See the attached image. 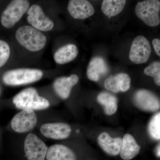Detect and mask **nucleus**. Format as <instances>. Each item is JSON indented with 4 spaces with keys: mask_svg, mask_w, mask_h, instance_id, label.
Here are the masks:
<instances>
[{
    "mask_svg": "<svg viewBox=\"0 0 160 160\" xmlns=\"http://www.w3.org/2000/svg\"><path fill=\"white\" fill-rule=\"evenodd\" d=\"M15 108L19 110L28 109L34 111L48 109L50 106L49 101L39 94L37 89L29 87L23 89L12 99Z\"/></svg>",
    "mask_w": 160,
    "mask_h": 160,
    "instance_id": "nucleus-1",
    "label": "nucleus"
},
{
    "mask_svg": "<svg viewBox=\"0 0 160 160\" xmlns=\"http://www.w3.org/2000/svg\"><path fill=\"white\" fill-rule=\"evenodd\" d=\"M15 37L21 46L32 52L42 49L47 41L46 36L42 32L29 26L20 27L16 32Z\"/></svg>",
    "mask_w": 160,
    "mask_h": 160,
    "instance_id": "nucleus-2",
    "label": "nucleus"
},
{
    "mask_svg": "<svg viewBox=\"0 0 160 160\" xmlns=\"http://www.w3.org/2000/svg\"><path fill=\"white\" fill-rule=\"evenodd\" d=\"M43 76L42 71L39 69L23 68L6 72L3 75L2 81L7 86H23L38 82Z\"/></svg>",
    "mask_w": 160,
    "mask_h": 160,
    "instance_id": "nucleus-3",
    "label": "nucleus"
},
{
    "mask_svg": "<svg viewBox=\"0 0 160 160\" xmlns=\"http://www.w3.org/2000/svg\"><path fill=\"white\" fill-rule=\"evenodd\" d=\"M135 11L137 16L147 26L155 27L159 25L160 1L147 0L138 2Z\"/></svg>",
    "mask_w": 160,
    "mask_h": 160,
    "instance_id": "nucleus-4",
    "label": "nucleus"
},
{
    "mask_svg": "<svg viewBox=\"0 0 160 160\" xmlns=\"http://www.w3.org/2000/svg\"><path fill=\"white\" fill-rule=\"evenodd\" d=\"M30 3L26 0H14L9 3L1 17L2 25L5 28H11L27 12Z\"/></svg>",
    "mask_w": 160,
    "mask_h": 160,
    "instance_id": "nucleus-5",
    "label": "nucleus"
},
{
    "mask_svg": "<svg viewBox=\"0 0 160 160\" xmlns=\"http://www.w3.org/2000/svg\"><path fill=\"white\" fill-rule=\"evenodd\" d=\"M37 115L31 109L21 110L12 119L10 127L12 131L19 134L29 133L36 127Z\"/></svg>",
    "mask_w": 160,
    "mask_h": 160,
    "instance_id": "nucleus-6",
    "label": "nucleus"
},
{
    "mask_svg": "<svg viewBox=\"0 0 160 160\" xmlns=\"http://www.w3.org/2000/svg\"><path fill=\"white\" fill-rule=\"evenodd\" d=\"M48 146L34 133L26 135L23 142V150L27 160H45Z\"/></svg>",
    "mask_w": 160,
    "mask_h": 160,
    "instance_id": "nucleus-7",
    "label": "nucleus"
},
{
    "mask_svg": "<svg viewBox=\"0 0 160 160\" xmlns=\"http://www.w3.org/2000/svg\"><path fill=\"white\" fill-rule=\"evenodd\" d=\"M151 53L150 43L143 36L135 38L131 44L129 58L132 62L136 64L146 63Z\"/></svg>",
    "mask_w": 160,
    "mask_h": 160,
    "instance_id": "nucleus-8",
    "label": "nucleus"
},
{
    "mask_svg": "<svg viewBox=\"0 0 160 160\" xmlns=\"http://www.w3.org/2000/svg\"><path fill=\"white\" fill-rule=\"evenodd\" d=\"M39 131L46 138L63 140L69 137L72 129L71 126L66 123L47 122L41 125Z\"/></svg>",
    "mask_w": 160,
    "mask_h": 160,
    "instance_id": "nucleus-9",
    "label": "nucleus"
},
{
    "mask_svg": "<svg viewBox=\"0 0 160 160\" xmlns=\"http://www.w3.org/2000/svg\"><path fill=\"white\" fill-rule=\"evenodd\" d=\"M27 21L33 28L40 31H49L54 27V23L46 16L42 9L38 5L29 7L27 11Z\"/></svg>",
    "mask_w": 160,
    "mask_h": 160,
    "instance_id": "nucleus-10",
    "label": "nucleus"
},
{
    "mask_svg": "<svg viewBox=\"0 0 160 160\" xmlns=\"http://www.w3.org/2000/svg\"><path fill=\"white\" fill-rule=\"evenodd\" d=\"M133 102L139 109L144 111L155 112L160 109V101L153 92L146 90L140 89L135 93Z\"/></svg>",
    "mask_w": 160,
    "mask_h": 160,
    "instance_id": "nucleus-11",
    "label": "nucleus"
},
{
    "mask_svg": "<svg viewBox=\"0 0 160 160\" xmlns=\"http://www.w3.org/2000/svg\"><path fill=\"white\" fill-rule=\"evenodd\" d=\"M68 11L72 18L82 20L92 16L95 12L93 6L86 0H70L67 7Z\"/></svg>",
    "mask_w": 160,
    "mask_h": 160,
    "instance_id": "nucleus-12",
    "label": "nucleus"
},
{
    "mask_svg": "<svg viewBox=\"0 0 160 160\" xmlns=\"http://www.w3.org/2000/svg\"><path fill=\"white\" fill-rule=\"evenodd\" d=\"M79 80L78 76L76 74L58 78L53 84L55 92L61 98L66 99L69 98L72 87L77 85Z\"/></svg>",
    "mask_w": 160,
    "mask_h": 160,
    "instance_id": "nucleus-13",
    "label": "nucleus"
},
{
    "mask_svg": "<svg viewBox=\"0 0 160 160\" xmlns=\"http://www.w3.org/2000/svg\"><path fill=\"white\" fill-rule=\"evenodd\" d=\"M47 160H77L73 150L62 144H57L48 147L46 152Z\"/></svg>",
    "mask_w": 160,
    "mask_h": 160,
    "instance_id": "nucleus-14",
    "label": "nucleus"
},
{
    "mask_svg": "<svg viewBox=\"0 0 160 160\" xmlns=\"http://www.w3.org/2000/svg\"><path fill=\"white\" fill-rule=\"evenodd\" d=\"M100 147L105 152L111 156L119 154L122 139L120 138H112L107 132L101 133L98 138Z\"/></svg>",
    "mask_w": 160,
    "mask_h": 160,
    "instance_id": "nucleus-15",
    "label": "nucleus"
},
{
    "mask_svg": "<svg viewBox=\"0 0 160 160\" xmlns=\"http://www.w3.org/2000/svg\"><path fill=\"white\" fill-rule=\"evenodd\" d=\"M109 68L105 60L100 57L93 58L87 67V78L93 82H98L103 76L107 74Z\"/></svg>",
    "mask_w": 160,
    "mask_h": 160,
    "instance_id": "nucleus-16",
    "label": "nucleus"
},
{
    "mask_svg": "<svg viewBox=\"0 0 160 160\" xmlns=\"http://www.w3.org/2000/svg\"><path fill=\"white\" fill-rule=\"evenodd\" d=\"M141 147L134 138L130 134L125 135L122 139L120 154L124 160H130L135 157L139 153Z\"/></svg>",
    "mask_w": 160,
    "mask_h": 160,
    "instance_id": "nucleus-17",
    "label": "nucleus"
},
{
    "mask_svg": "<svg viewBox=\"0 0 160 160\" xmlns=\"http://www.w3.org/2000/svg\"><path fill=\"white\" fill-rule=\"evenodd\" d=\"M78 53V50L76 45L68 44L58 49L53 58L56 62L62 65L73 61L77 57Z\"/></svg>",
    "mask_w": 160,
    "mask_h": 160,
    "instance_id": "nucleus-18",
    "label": "nucleus"
},
{
    "mask_svg": "<svg viewBox=\"0 0 160 160\" xmlns=\"http://www.w3.org/2000/svg\"><path fill=\"white\" fill-rule=\"evenodd\" d=\"M97 101L104 107L105 113L107 115H112L116 112L118 100L113 95L106 92H102L98 95Z\"/></svg>",
    "mask_w": 160,
    "mask_h": 160,
    "instance_id": "nucleus-19",
    "label": "nucleus"
},
{
    "mask_svg": "<svg viewBox=\"0 0 160 160\" xmlns=\"http://www.w3.org/2000/svg\"><path fill=\"white\" fill-rule=\"evenodd\" d=\"M126 3V0H104L101 9L103 13L110 18L122 12Z\"/></svg>",
    "mask_w": 160,
    "mask_h": 160,
    "instance_id": "nucleus-20",
    "label": "nucleus"
},
{
    "mask_svg": "<svg viewBox=\"0 0 160 160\" xmlns=\"http://www.w3.org/2000/svg\"><path fill=\"white\" fill-rule=\"evenodd\" d=\"M144 74L153 78L156 85L160 86V63L154 62L145 68Z\"/></svg>",
    "mask_w": 160,
    "mask_h": 160,
    "instance_id": "nucleus-21",
    "label": "nucleus"
},
{
    "mask_svg": "<svg viewBox=\"0 0 160 160\" xmlns=\"http://www.w3.org/2000/svg\"><path fill=\"white\" fill-rule=\"evenodd\" d=\"M150 136L155 140L160 138V113L158 112L152 118L148 126Z\"/></svg>",
    "mask_w": 160,
    "mask_h": 160,
    "instance_id": "nucleus-22",
    "label": "nucleus"
},
{
    "mask_svg": "<svg viewBox=\"0 0 160 160\" xmlns=\"http://www.w3.org/2000/svg\"><path fill=\"white\" fill-rule=\"evenodd\" d=\"M104 86L107 90L114 93L120 92V82L118 74L111 75L106 78L104 83Z\"/></svg>",
    "mask_w": 160,
    "mask_h": 160,
    "instance_id": "nucleus-23",
    "label": "nucleus"
},
{
    "mask_svg": "<svg viewBox=\"0 0 160 160\" xmlns=\"http://www.w3.org/2000/svg\"><path fill=\"white\" fill-rule=\"evenodd\" d=\"M10 54V47L8 43L3 40H0V68L7 62Z\"/></svg>",
    "mask_w": 160,
    "mask_h": 160,
    "instance_id": "nucleus-24",
    "label": "nucleus"
},
{
    "mask_svg": "<svg viewBox=\"0 0 160 160\" xmlns=\"http://www.w3.org/2000/svg\"><path fill=\"white\" fill-rule=\"evenodd\" d=\"M120 82V91L125 92L128 91L130 87L131 78L129 75L126 73H118Z\"/></svg>",
    "mask_w": 160,
    "mask_h": 160,
    "instance_id": "nucleus-25",
    "label": "nucleus"
},
{
    "mask_svg": "<svg viewBox=\"0 0 160 160\" xmlns=\"http://www.w3.org/2000/svg\"><path fill=\"white\" fill-rule=\"evenodd\" d=\"M152 44L156 54L160 56V40L158 38H155L152 40Z\"/></svg>",
    "mask_w": 160,
    "mask_h": 160,
    "instance_id": "nucleus-26",
    "label": "nucleus"
},
{
    "mask_svg": "<svg viewBox=\"0 0 160 160\" xmlns=\"http://www.w3.org/2000/svg\"><path fill=\"white\" fill-rule=\"evenodd\" d=\"M160 145H159L158 146L157 148L156 153L158 157L159 158L160 157Z\"/></svg>",
    "mask_w": 160,
    "mask_h": 160,
    "instance_id": "nucleus-27",
    "label": "nucleus"
},
{
    "mask_svg": "<svg viewBox=\"0 0 160 160\" xmlns=\"http://www.w3.org/2000/svg\"><path fill=\"white\" fill-rule=\"evenodd\" d=\"M1 88H0V95H1Z\"/></svg>",
    "mask_w": 160,
    "mask_h": 160,
    "instance_id": "nucleus-28",
    "label": "nucleus"
}]
</instances>
